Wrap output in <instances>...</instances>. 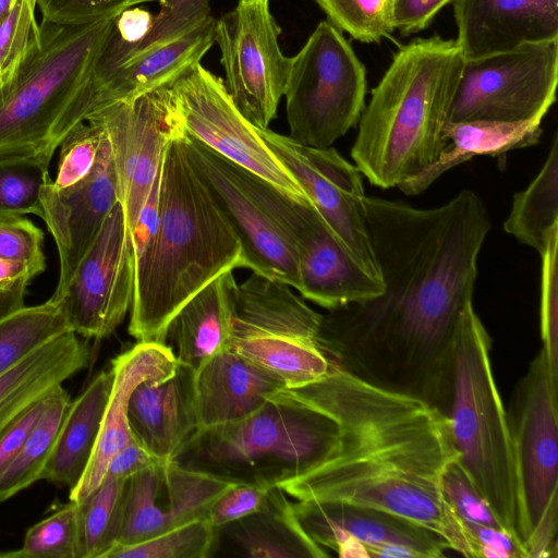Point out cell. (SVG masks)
Listing matches in <instances>:
<instances>
[{
	"label": "cell",
	"mask_w": 558,
	"mask_h": 558,
	"mask_svg": "<svg viewBox=\"0 0 558 558\" xmlns=\"http://www.w3.org/2000/svg\"><path fill=\"white\" fill-rule=\"evenodd\" d=\"M365 204L384 290L322 315L318 345L353 377L445 414L457 323L473 301L489 214L471 190L427 209L374 196Z\"/></svg>",
	"instance_id": "6da1fadb"
},
{
	"label": "cell",
	"mask_w": 558,
	"mask_h": 558,
	"mask_svg": "<svg viewBox=\"0 0 558 558\" xmlns=\"http://www.w3.org/2000/svg\"><path fill=\"white\" fill-rule=\"evenodd\" d=\"M337 421V451L279 486L296 500L343 501L387 510L439 533L471 557L464 526L444 499L441 477L458 459L446 416L428 403L372 386L332 363L311 385L277 391Z\"/></svg>",
	"instance_id": "7a4b0ae2"
},
{
	"label": "cell",
	"mask_w": 558,
	"mask_h": 558,
	"mask_svg": "<svg viewBox=\"0 0 558 558\" xmlns=\"http://www.w3.org/2000/svg\"><path fill=\"white\" fill-rule=\"evenodd\" d=\"M244 268L240 240L191 165L179 128L160 168L158 230L151 254L135 272L129 332L163 344L180 308L214 279Z\"/></svg>",
	"instance_id": "3957f363"
},
{
	"label": "cell",
	"mask_w": 558,
	"mask_h": 558,
	"mask_svg": "<svg viewBox=\"0 0 558 558\" xmlns=\"http://www.w3.org/2000/svg\"><path fill=\"white\" fill-rule=\"evenodd\" d=\"M464 60L456 40L438 35L413 39L393 54L351 148L371 184L398 187L437 160Z\"/></svg>",
	"instance_id": "277c9868"
},
{
	"label": "cell",
	"mask_w": 558,
	"mask_h": 558,
	"mask_svg": "<svg viewBox=\"0 0 558 558\" xmlns=\"http://www.w3.org/2000/svg\"><path fill=\"white\" fill-rule=\"evenodd\" d=\"M490 349V336L471 301L457 323L452 387L444 415L458 462L501 527L526 553L527 531L513 448L492 369Z\"/></svg>",
	"instance_id": "5b68a950"
},
{
	"label": "cell",
	"mask_w": 558,
	"mask_h": 558,
	"mask_svg": "<svg viewBox=\"0 0 558 558\" xmlns=\"http://www.w3.org/2000/svg\"><path fill=\"white\" fill-rule=\"evenodd\" d=\"M339 442L335 418L275 392L243 420L199 429L174 461L229 483L268 489L316 468Z\"/></svg>",
	"instance_id": "8992f818"
},
{
	"label": "cell",
	"mask_w": 558,
	"mask_h": 558,
	"mask_svg": "<svg viewBox=\"0 0 558 558\" xmlns=\"http://www.w3.org/2000/svg\"><path fill=\"white\" fill-rule=\"evenodd\" d=\"M120 14L84 25L40 23L33 32L14 71L0 83V155H53L50 135L88 84Z\"/></svg>",
	"instance_id": "52a82bcc"
},
{
	"label": "cell",
	"mask_w": 558,
	"mask_h": 558,
	"mask_svg": "<svg viewBox=\"0 0 558 558\" xmlns=\"http://www.w3.org/2000/svg\"><path fill=\"white\" fill-rule=\"evenodd\" d=\"M216 19L208 0H160L146 31L125 39L114 26L92 77L54 130L61 140L96 110L170 87L195 65L215 43Z\"/></svg>",
	"instance_id": "ba28073f"
},
{
	"label": "cell",
	"mask_w": 558,
	"mask_h": 558,
	"mask_svg": "<svg viewBox=\"0 0 558 558\" xmlns=\"http://www.w3.org/2000/svg\"><path fill=\"white\" fill-rule=\"evenodd\" d=\"M507 412L527 558L557 557L558 383L543 349L517 383Z\"/></svg>",
	"instance_id": "9c48e42d"
},
{
	"label": "cell",
	"mask_w": 558,
	"mask_h": 558,
	"mask_svg": "<svg viewBox=\"0 0 558 558\" xmlns=\"http://www.w3.org/2000/svg\"><path fill=\"white\" fill-rule=\"evenodd\" d=\"M322 314L288 284L257 274L238 283L227 349L296 388L314 380L325 366L317 342Z\"/></svg>",
	"instance_id": "30bf717a"
},
{
	"label": "cell",
	"mask_w": 558,
	"mask_h": 558,
	"mask_svg": "<svg viewBox=\"0 0 558 558\" xmlns=\"http://www.w3.org/2000/svg\"><path fill=\"white\" fill-rule=\"evenodd\" d=\"M366 73L351 45L330 22H320L301 50L290 57L283 96L290 137L330 147L360 120Z\"/></svg>",
	"instance_id": "8fae6325"
},
{
	"label": "cell",
	"mask_w": 558,
	"mask_h": 558,
	"mask_svg": "<svg viewBox=\"0 0 558 558\" xmlns=\"http://www.w3.org/2000/svg\"><path fill=\"white\" fill-rule=\"evenodd\" d=\"M247 183L266 214L293 250L299 268L298 292L328 311L378 296L381 279L349 254L310 201H300L247 171Z\"/></svg>",
	"instance_id": "7c38bea8"
},
{
	"label": "cell",
	"mask_w": 558,
	"mask_h": 558,
	"mask_svg": "<svg viewBox=\"0 0 558 558\" xmlns=\"http://www.w3.org/2000/svg\"><path fill=\"white\" fill-rule=\"evenodd\" d=\"M557 83L558 39L464 60L448 121H542Z\"/></svg>",
	"instance_id": "4fadbf2b"
},
{
	"label": "cell",
	"mask_w": 558,
	"mask_h": 558,
	"mask_svg": "<svg viewBox=\"0 0 558 558\" xmlns=\"http://www.w3.org/2000/svg\"><path fill=\"white\" fill-rule=\"evenodd\" d=\"M280 34L269 0H239L215 24L225 86L241 113L258 129H267L277 117L287 84L290 57L279 47Z\"/></svg>",
	"instance_id": "5bb4252c"
},
{
	"label": "cell",
	"mask_w": 558,
	"mask_h": 558,
	"mask_svg": "<svg viewBox=\"0 0 558 558\" xmlns=\"http://www.w3.org/2000/svg\"><path fill=\"white\" fill-rule=\"evenodd\" d=\"M180 130L300 201H308L292 174L238 109L225 83L201 63L170 86Z\"/></svg>",
	"instance_id": "9a60e30c"
},
{
	"label": "cell",
	"mask_w": 558,
	"mask_h": 558,
	"mask_svg": "<svg viewBox=\"0 0 558 558\" xmlns=\"http://www.w3.org/2000/svg\"><path fill=\"white\" fill-rule=\"evenodd\" d=\"M258 132L352 258L381 279L367 228L363 174L355 163L331 146H307L269 128Z\"/></svg>",
	"instance_id": "2e32d148"
},
{
	"label": "cell",
	"mask_w": 558,
	"mask_h": 558,
	"mask_svg": "<svg viewBox=\"0 0 558 558\" xmlns=\"http://www.w3.org/2000/svg\"><path fill=\"white\" fill-rule=\"evenodd\" d=\"M135 287L134 252L119 203L66 284L54 292L71 329L82 338L111 336L131 310Z\"/></svg>",
	"instance_id": "e0dca14e"
},
{
	"label": "cell",
	"mask_w": 558,
	"mask_h": 558,
	"mask_svg": "<svg viewBox=\"0 0 558 558\" xmlns=\"http://www.w3.org/2000/svg\"><path fill=\"white\" fill-rule=\"evenodd\" d=\"M111 147L118 203L131 232L156 181L163 153L178 129L172 93L165 87L93 112Z\"/></svg>",
	"instance_id": "ac0fdd59"
},
{
	"label": "cell",
	"mask_w": 558,
	"mask_h": 558,
	"mask_svg": "<svg viewBox=\"0 0 558 558\" xmlns=\"http://www.w3.org/2000/svg\"><path fill=\"white\" fill-rule=\"evenodd\" d=\"M296 518L319 546L340 557H442L450 549L432 529L375 507L343 501L298 500Z\"/></svg>",
	"instance_id": "d6986e66"
},
{
	"label": "cell",
	"mask_w": 558,
	"mask_h": 558,
	"mask_svg": "<svg viewBox=\"0 0 558 558\" xmlns=\"http://www.w3.org/2000/svg\"><path fill=\"white\" fill-rule=\"evenodd\" d=\"M182 140L191 165L210 190L240 240L244 268L298 291L296 256L253 195L246 179L247 170L183 132Z\"/></svg>",
	"instance_id": "ffe728a7"
},
{
	"label": "cell",
	"mask_w": 558,
	"mask_h": 558,
	"mask_svg": "<svg viewBox=\"0 0 558 558\" xmlns=\"http://www.w3.org/2000/svg\"><path fill=\"white\" fill-rule=\"evenodd\" d=\"M232 483L163 460L126 481L124 522L117 545L144 542L198 519H207Z\"/></svg>",
	"instance_id": "44dd1931"
},
{
	"label": "cell",
	"mask_w": 558,
	"mask_h": 558,
	"mask_svg": "<svg viewBox=\"0 0 558 558\" xmlns=\"http://www.w3.org/2000/svg\"><path fill=\"white\" fill-rule=\"evenodd\" d=\"M40 203V218L59 253L58 291L70 280L118 203L111 147L105 131L89 174L66 187H56L50 181L43 189Z\"/></svg>",
	"instance_id": "7402d4cb"
},
{
	"label": "cell",
	"mask_w": 558,
	"mask_h": 558,
	"mask_svg": "<svg viewBox=\"0 0 558 558\" xmlns=\"http://www.w3.org/2000/svg\"><path fill=\"white\" fill-rule=\"evenodd\" d=\"M465 60L558 39V0H453Z\"/></svg>",
	"instance_id": "603a6c76"
},
{
	"label": "cell",
	"mask_w": 558,
	"mask_h": 558,
	"mask_svg": "<svg viewBox=\"0 0 558 558\" xmlns=\"http://www.w3.org/2000/svg\"><path fill=\"white\" fill-rule=\"evenodd\" d=\"M177 367L170 349L159 342H137L111 361L113 381L97 442L78 484L69 492V500L78 502L102 482L111 458L132 439L129 401L143 381L165 378Z\"/></svg>",
	"instance_id": "cb8c5ba5"
},
{
	"label": "cell",
	"mask_w": 558,
	"mask_h": 558,
	"mask_svg": "<svg viewBox=\"0 0 558 558\" xmlns=\"http://www.w3.org/2000/svg\"><path fill=\"white\" fill-rule=\"evenodd\" d=\"M132 436L155 458L174 460L198 432L195 372L177 363L174 372L140 384L129 401Z\"/></svg>",
	"instance_id": "d4e9b609"
},
{
	"label": "cell",
	"mask_w": 558,
	"mask_h": 558,
	"mask_svg": "<svg viewBox=\"0 0 558 558\" xmlns=\"http://www.w3.org/2000/svg\"><path fill=\"white\" fill-rule=\"evenodd\" d=\"M282 388L277 377L225 349L195 372L199 429L243 420Z\"/></svg>",
	"instance_id": "484cf974"
},
{
	"label": "cell",
	"mask_w": 558,
	"mask_h": 558,
	"mask_svg": "<svg viewBox=\"0 0 558 558\" xmlns=\"http://www.w3.org/2000/svg\"><path fill=\"white\" fill-rule=\"evenodd\" d=\"M236 284L233 271H227L197 292L174 315L166 330L163 344L177 363L196 372L227 349L232 332Z\"/></svg>",
	"instance_id": "4316f807"
},
{
	"label": "cell",
	"mask_w": 558,
	"mask_h": 558,
	"mask_svg": "<svg viewBox=\"0 0 558 558\" xmlns=\"http://www.w3.org/2000/svg\"><path fill=\"white\" fill-rule=\"evenodd\" d=\"M88 342L64 332L35 350L0 376V435L36 401L86 368Z\"/></svg>",
	"instance_id": "83f0119b"
},
{
	"label": "cell",
	"mask_w": 558,
	"mask_h": 558,
	"mask_svg": "<svg viewBox=\"0 0 558 558\" xmlns=\"http://www.w3.org/2000/svg\"><path fill=\"white\" fill-rule=\"evenodd\" d=\"M240 555L250 558H324L329 555L303 530L284 490L267 489L255 512L218 527Z\"/></svg>",
	"instance_id": "f1b7e54d"
},
{
	"label": "cell",
	"mask_w": 558,
	"mask_h": 558,
	"mask_svg": "<svg viewBox=\"0 0 558 558\" xmlns=\"http://www.w3.org/2000/svg\"><path fill=\"white\" fill-rule=\"evenodd\" d=\"M113 372L100 371L71 401L40 480L72 490L93 456L110 396Z\"/></svg>",
	"instance_id": "f546056e"
},
{
	"label": "cell",
	"mask_w": 558,
	"mask_h": 558,
	"mask_svg": "<svg viewBox=\"0 0 558 558\" xmlns=\"http://www.w3.org/2000/svg\"><path fill=\"white\" fill-rule=\"evenodd\" d=\"M542 121L447 122L442 136L445 146L437 160L415 177L401 183L398 189L407 195H417L427 190L442 173L475 156H500L510 150L538 143Z\"/></svg>",
	"instance_id": "4dcf8cb0"
},
{
	"label": "cell",
	"mask_w": 558,
	"mask_h": 558,
	"mask_svg": "<svg viewBox=\"0 0 558 558\" xmlns=\"http://www.w3.org/2000/svg\"><path fill=\"white\" fill-rule=\"evenodd\" d=\"M504 229L541 254L558 232V137L533 181L512 197Z\"/></svg>",
	"instance_id": "1f68e13d"
},
{
	"label": "cell",
	"mask_w": 558,
	"mask_h": 558,
	"mask_svg": "<svg viewBox=\"0 0 558 558\" xmlns=\"http://www.w3.org/2000/svg\"><path fill=\"white\" fill-rule=\"evenodd\" d=\"M71 401L62 385L48 393L40 418L16 458L0 475V502L40 480Z\"/></svg>",
	"instance_id": "d6a6232c"
},
{
	"label": "cell",
	"mask_w": 558,
	"mask_h": 558,
	"mask_svg": "<svg viewBox=\"0 0 558 558\" xmlns=\"http://www.w3.org/2000/svg\"><path fill=\"white\" fill-rule=\"evenodd\" d=\"M128 480L104 478L86 498L76 502L77 558H105L120 541Z\"/></svg>",
	"instance_id": "836d02e7"
},
{
	"label": "cell",
	"mask_w": 558,
	"mask_h": 558,
	"mask_svg": "<svg viewBox=\"0 0 558 558\" xmlns=\"http://www.w3.org/2000/svg\"><path fill=\"white\" fill-rule=\"evenodd\" d=\"M73 331L54 299L23 307L0 320V376L51 339Z\"/></svg>",
	"instance_id": "e575fe53"
},
{
	"label": "cell",
	"mask_w": 558,
	"mask_h": 558,
	"mask_svg": "<svg viewBox=\"0 0 558 558\" xmlns=\"http://www.w3.org/2000/svg\"><path fill=\"white\" fill-rule=\"evenodd\" d=\"M51 157L47 151L0 155V218L41 217L40 195L51 181Z\"/></svg>",
	"instance_id": "d590c367"
},
{
	"label": "cell",
	"mask_w": 558,
	"mask_h": 558,
	"mask_svg": "<svg viewBox=\"0 0 558 558\" xmlns=\"http://www.w3.org/2000/svg\"><path fill=\"white\" fill-rule=\"evenodd\" d=\"M217 543L218 530L207 519H198L144 542L116 545L105 558H206Z\"/></svg>",
	"instance_id": "8d00e7d4"
},
{
	"label": "cell",
	"mask_w": 558,
	"mask_h": 558,
	"mask_svg": "<svg viewBox=\"0 0 558 558\" xmlns=\"http://www.w3.org/2000/svg\"><path fill=\"white\" fill-rule=\"evenodd\" d=\"M77 505L58 507L32 525L17 550L0 551V558H77Z\"/></svg>",
	"instance_id": "74e56055"
},
{
	"label": "cell",
	"mask_w": 558,
	"mask_h": 558,
	"mask_svg": "<svg viewBox=\"0 0 558 558\" xmlns=\"http://www.w3.org/2000/svg\"><path fill=\"white\" fill-rule=\"evenodd\" d=\"M338 29L365 44L379 43L395 29L392 0H315Z\"/></svg>",
	"instance_id": "f35d334b"
},
{
	"label": "cell",
	"mask_w": 558,
	"mask_h": 558,
	"mask_svg": "<svg viewBox=\"0 0 558 558\" xmlns=\"http://www.w3.org/2000/svg\"><path fill=\"white\" fill-rule=\"evenodd\" d=\"M104 135L102 128L94 121H83L73 126L60 141L58 171L52 184L71 186L92 171Z\"/></svg>",
	"instance_id": "ab89813d"
},
{
	"label": "cell",
	"mask_w": 558,
	"mask_h": 558,
	"mask_svg": "<svg viewBox=\"0 0 558 558\" xmlns=\"http://www.w3.org/2000/svg\"><path fill=\"white\" fill-rule=\"evenodd\" d=\"M558 232L549 240L539 254L541 302L539 327L543 351L554 381L558 383Z\"/></svg>",
	"instance_id": "60d3db41"
},
{
	"label": "cell",
	"mask_w": 558,
	"mask_h": 558,
	"mask_svg": "<svg viewBox=\"0 0 558 558\" xmlns=\"http://www.w3.org/2000/svg\"><path fill=\"white\" fill-rule=\"evenodd\" d=\"M441 493L461 521L502 529L458 459L450 462L442 474Z\"/></svg>",
	"instance_id": "b9f144b4"
},
{
	"label": "cell",
	"mask_w": 558,
	"mask_h": 558,
	"mask_svg": "<svg viewBox=\"0 0 558 558\" xmlns=\"http://www.w3.org/2000/svg\"><path fill=\"white\" fill-rule=\"evenodd\" d=\"M157 0H36L41 23L71 26L89 24L141 3Z\"/></svg>",
	"instance_id": "7bdbcfd3"
},
{
	"label": "cell",
	"mask_w": 558,
	"mask_h": 558,
	"mask_svg": "<svg viewBox=\"0 0 558 558\" xmlns=\"http://www.w3.org/2000/svg\"><path fill=\"white\" fill-rule=\"evenodd\" d=\"M44 233L31 220L0 218V259L28 266L36 275L46 269Z\"/></svg>",
	"instance_id": "ee69618b"
},
{
	"label": "cell",
	"mask_w": 558,
	"mask_h": 558,
	"mask_svg": "<svg viewBox=\"0 0 558 558\" xmlns=\"http://www.w3.org/2000/svg\"><path fill=\"white\" fill-rule=\"evenodd\" d=\"M39 24L24 0H17L0 24V78H8L24 54Z\"/></svg>",
	"instance_id": "f6af8a7d"
},
{
	"label": "cell",
	"mask_w": 558,
	"mask_h": 558,
	"mask_svg": "<svg viewBox=\"0 0 558 558\" xmlns=\"http://www.w3.org/2000/svg\"><path fill=\"white\" fill-rule=\"evenodd\" d=\"M267 489L248 484H231L213 502L207 521L216 529L258 510Z\"/></svg>",
	"instance_id": "bcb514c9"
},
{
	"label": "cell",
	"mask_w": 558,
	"mask_h": 558,
	"mask_svg": "<svg viewBox=\"0 0 558 558\" xmlns=\"http://www.w3.org/2000/svg\"><path fill=\"white\" fill-rule=\"evenodd\" d=\"M471 546V557L526 558L524 548L505 530L461 521Z\"/></svg>",
	"instance_id": "7dc6e473"
},
{
	"label": "cell",
	"mask_w": 558,
	"mask_h": 558,
	"mask_svg": "<svg viewBox=\"0 0 558 558\" xmlns=\"http://www.w3.org/2000/svg\"><path fill=\"white\" fill-rule=\"evenodd\" d=\"M159 180L160 172L131 232L135 272L148 260L155 244L159 218Z\"/></svg>",
	"instance_id": "c3c4849f"
},
{
	"label": "cell",
	"mask_w": 558,
	"mask_h": 558,
	"mask_svg": "<svg viewBox=\"0 0 558 558\" xmlns=\"http://www.w3.org/2000/svg\"><path fill=\"white\" fill-rule=\"evenodd\" d=\"M36 276L26 265L0 259V320L25 307L27 286Z\"/></svg>",
	"instance_id": "681fc988"
},
{
	"label": "cell",
	"mask_w": 558,
	"mask_h": 558,
	"mask_svg": "<svg viewBox=\"0 0 558 558\" xmlns=\"http://www.w3.org/2000/svg\"><path fill=\"white\" fill-rule=\"evenodd\" d=\"M47 396L43 397L26 409L0 435V475L16 458L40 418L46 407Z\"/></svg>",
	"instance_id": "f907efd6"
},
{
	"label": "cell",
	"mask_w": 558,
	"mask_h": 558,
	"mask_svg": "<svg viewBox=\"0 0 558 558\" xmlns=\"http://www.w3.org/2000/svg\"><path fill=\"white\" fill-rule=\"evenodd\" d=\"M453 0H392L393 28L408 36L425 29L436 14Z\"/></svg>",
	"instance_id": "816d5d0a"
},
{
	"label": "cell",
	"mask_w": 558,
	"mask_h": 558,
	"mask_svg": "<svg viewBox=\"0 0 558 558\" xmlns=\"http://www.w3.org/2000/svg\"><path fill=\"white\" fill-rule=\"evenodd\" d=\"M159 461L134 437L111 458L104 478L128 480Z\"/></svg>",
	"instance_id": "f5cc1de1"
},
{
	"label": "cell",
	"mask_w": 558,
	"mask_h": 558,
	"mask_svg": "<svg viewBox=\"0 0 558 558\" xmlns=\"http://www.w3.org/2000/svg\"><path fill=\"white\" fill-rule=\"evenodd\" d=\"M17 0H0V24L12 10Z\"/></svg>",
	"instance_id": "db71d44e"
},
{
	"label": "cell",
	"mask_w": 558,
	"mask_h": 558,
	"mask_svg": "<svg viewBox=\"0 0 558 558\" xmlns=\"http://www.w3.org/2000/svg\"><path fill=\"white\" fill-rule=\"evenodd\" d=\"M24 1L27 4L29 11L35 14L36 0H24Z\"/></svg>",
	"instance_id": "11a10c76"
},
{
	"label": "cell",
	"mask_w": 558,
	"mask_h": 558,
	"mask_svg": "<svg viewBox=\"0 0 558 558\" xmlns=\"http://www.w3.org/2000/svg\"><path fill=\"white\" fill-rule=\"evenodd\" d=\"M0 83H1V78H0Z\"/></svg>",
	"instance_id": "9f6ffc18"
}]
</instances>
